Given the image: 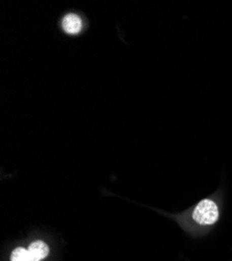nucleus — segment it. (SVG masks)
<instances>
[{"label": "nucleus", "instance_id": "4", "mask_svg": "<svg viewBox=\"0 0 232 261\" xmlns=\"http://www.w3.org/2000/svg\"><path fill=\"white\" fill-rule=\"evenodd\" d=\"M11 261H30L28 251L22 247L16 248L11 255Z\"/></svg>", "mask_w": 232, "mask_h": 261}, {"label": "nucleus", "instance_id": "1", "mask_svg": "<svg viewBox=\"0 0 232 261\" xmlns=\"http://www.w3.org/2000/svg\"><path fill=\"white\" fill-rule=\"evenodd\" d=\"M194 221L201 226H210L219 220L218 205L209 199L202 200L193 211Z\"/></svg>", "mask_w": 232, "mask_h": 261}, {"label": "nucleus", "instance_id": "3", "mask_svg": "<svg viewBox=\"0 0 232 261\" xmlns=\"http://www.w3.org/2000/svg\"><path fill=\"white\" fill-rule=\"evenodd\" d=\"M28 255L30 261H42L49 254V247L42 241H36L28 246Z\"/></svg>", "mask_w": 232, "mask_h": 261}, {"label": "nucleus", "instance_id": "2", "mask_svg": "<svg viewBox=\"0 0 232 261\" xmlns=\"http://www.w3.org/2000/svg\"><path fill=\"white\" fill-rule=\"evenodd\" d=\"M61 28L67 35H78L82 30V20L75 13H68L61 20Z\"/></svg>", "mask_w": 232, "mask_h": 261}]
</instances>
